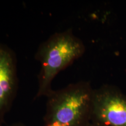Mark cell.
<instances>
[{
    "label": "cell",
    "mask_w": 126,
    "mask_h": 126,
    "mask_svg": "<svg viewBox=\"0 0 126 126\" xmlns=\"http://www.w3.org/2000/svg\"><path fill=\"white\" fill-rule=\"evenodd\" d=\"M85 47L71 29L57 32L37 48L35 59L40 64L38 89L35 98L47 97L53 89L51 84L57 75L84 54Z\"/></svg>",
    "instance_id": "cell-1"
},
{
    "label": "cell",
    "mask_w": 126,
    "mask_h": 126,
    "mask_svg": "<svg viewBox=\"0 0 126 126\" xmlns=\"http://www.w3.org/2000/svg\"><path fill=\"white\" fill-rule=\"evenodd\" d=\"M94 89L87 81L72 83L47 97L45 126H89Z\"/></svg>",
    "instance_id": "cell-2"
},
{
    "label": "cell",
    "mask_w": 126,
    "mask_h": 126,
    "mask_svg": "<svg viewBox=\"0 0 126 126\" xmlns=\"http://www.w3.org/2000/svg\"><path fill=\"white\" fill-rule=\"evenodd\" d=\"M91 123L126 126V94L109 85L94 89Z\"/></svg>",
    "instance_id": "cell-3"
},
{
    "label": "cell",
    "mask_w": 126,
    "mask_h": 126,
    "mask_svg": "<svg viewBox=\"0 0 126 126\" xmlns=\"http://www.w3.org/2000/svg\"><path fill=\"white\" fill-rule=\"evenodd\" d=\"M18 83L15 52L7 45L0 44V126L16 96Z\"/></svg>",
    "instance_id": "cell-4"
},
{
    "label": "cell",
    "mask_w": 126,
    "mask_h": 126,
    "mask_svg": "<svg viewBox=\"0 0 126 126\" xmlns=\"http://www.w3.org/2000/svg\"><path fill=\"white\" fill-rule=\"evenodd\" d=\"M11 126H25L23 125V124H13V125H12Z\"/></svg>",
    "instance_id": "cell-5"
},
{
    "label": "cell",
    "mask_w": 126,
    "mask_h": 126,
    "mask_svg": "<svg viewBox=\"0 0 126 126\" xmlns=\"http://www.w3.org/2000/svg\"><path fill=\"white\" fill-rule=\"evenodd\" d=\"M100 126V125H97V124H92L91 123L90 126Z\"/></svg>",
    "instance_id": "cell-6"
}]
</instances>
